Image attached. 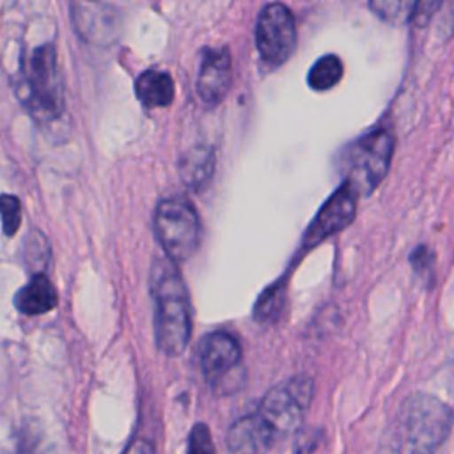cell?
Here are the masks:
<instances>
[{
  "label": "cell",
  "instance_id": "obj_1",
  "mask_svg": "<svg viewBox=\"0 0 454 454\" xmlns=\"http://www.w3.org/2000/svg\"><path fill=\"white\" fill-rule=\"evenodd\" d=\"M151 294L156 344L165 355L177 356L192 337V309L183 277L176 262L167 257H158L153 264Z\"/></svg>",
  "mask_w": 454,
  "mask_h": 454
},
{
  "label": "cell",
  "instance_id": "obj_2",
  "mask_svg": "<svg viewBox=\"0 0 454 454\" xmlns=\"http://www.w3.org/2000/svg\"><path fill=\"white\" fill-rule=\"evenodd\" d=\"M14 90L37 122H51L64 112V80L53 43H43L20 55Z\"/></svg>",
  "mask_w": 454,
  "mask_h": 454
},
{
  "label": "cell",
  "instance_id": "obj_3",
  "mask_svg": "<svg viewBox=\"0 0 454 454\" xmlns=\"http://www.w3.org/2000/svg\"><path fill=\"white\" fill-rule=\"evenodd\" d=\"M450 410L433 395L415 394L395 417L390 447L394 454H433L447 438Z\"/></svg>",
  "mask_w": 454,
  "mask_h": 454
},
{
  "label": "cell",
  "instance_id": "obj_4",
  "mask_svg": "<svg viewBox=\"0 0 454 454\" xmlns=\"http://www.w3.org/2000/svg\"><path fill=\"white\" fill-rule=\"evenodd\" d=\"M154 231L172 262L190 259L199 247V218L193 206L184 199L170 197L156 206Z\"/></svg>",
  "mask_w": 454,
  "mask_h": 454
},
{
  "label": "cell",
  "instance_id": "obj_5",
  "mask_svg": "<svg viewBox=\"0 0 454 454\" xmlns=\"http://www.w3.org/2000/svg\"><path fill=\"white\" fill-rule=\"evenodd\" d=\"M394 153V137L378 128L358 138L346 153V179L358 195L371 193L387 176Z\"/></svg>",
  "mask_w": 454,
  "mask_h": 454
},
{
  "label": "cell",
  "instance_id": "obj_6",
  "mask_svg": "<svg viewBox=\"0 0 454 454\" xmlns=\"http://www.w3.org/2000/svg\"><path fill=\"white\" fill-rule=\"evenodd\" d=\"M314 385L307 376H294L286 383L271 388L261 401L259 415L271 426L277 434L298 427L300 419L312 401Z\"/></svg>",
  "mask_w": 454,
  "mask_h": 454
},
{
  "label": "cell",
  "instance_id": "obj_7",
  "mask_svg": "<svg viewBox=\"0 0 454 454\" xmlns=\"http://www.w3.org/2000/svg\"><path fill=\"white\" fill-rule=\"evenodd\" d=\"M255 46L270 66H280L291 57L296 46V25L287 5L275 2L261 9L255 23Z\"/></svg>",
  "mask_w": 454,
  "mask_h": 454
},
{
  "label": "cell",
  "instance_id": "obj_8",
  "mask_svg": "<svg viewBox=\"0 0 454 454\" xmlns=\"http://www.w3.org/2000/svg\"><path fill=\"white\" fill-rule=\"evenodd\" d=\"M356 199H358V193L355 192V188L348 181H344L330 195V199L323 204L316 218L310 222L303 236V245L307 248L316 247L325 238H330L335 232L346 229L355 218Z\"/></svg>",
  "mask_w": 454,
  "mask_h": 454
},
{
  "label": "cell",
  "instance_id": "obj_9",
  "mask_svg": "<svg viewBox=\"0 0 454 454\" xmlns=\"http://www.w3.org/2000/svg\"><path fill=\"white\" fill-rule=\"evenodd\" d=\"M200 369L213 383L232 372L241 360L238 340L227 332L207 333L197 348Z\"/></svg>",
  "mask_w": 454,
  "mask_h": 454
},
{
  "label": "cell",
  "instance_id": "obj_10",
  "mask_svg": "<svg viewBox=\"0 0 454 454\" xmlns=\"http://www.w3.org/2000/svg\"><path fill=\"white\" fill-rule=\"evenodd\" d=\"M232 83V60L225 46L207 48L200 60L197 92L204 103L218 105Z\"/></svg>",
  "mask_w": 454,
  "mask_h": 454
},
{
  "label": "cell",
  "instance_id": "obj_11",
  "mask_svg": "<svg viewBox=\"0 0 454 454\" xmlns=\"http://www.w3.org/2000/svg\"><path fill=\"white\" fill-rule=\"evenodd\" d=\"M76 32L96 44H108L119 32V12L106 4H71Z\"/></svg>",
  "mask_w": 454,
  "mask_h": 454
},
{
  "label": "cell",
  "instance_id": "obj_12",
  "mask_svg": "<svg viewBox=\"0 0 454 454\" xmlns=\"http://www.w3.org/2000/svg\"><path fill=\"white\" fill-rule=\"evenodd\" d=\"M277 438L271 426L259 413H252L236 420L225 440L234 454H264Z\"/></svg>",
  "mask_w": 454,
  "mask_h": 454
},
{
  "label": "cell",
  "instance_id": "obj_13",
  "mask_svg": "<svg viewBox=\"0 0 454 454\" xmlns=\"http://www.w3.org/2000/svg\"><path fill=\"white\" fill-rule=\"evenodd\" d=\"M57 289L46 273H34L30 280L14 294V307L27 316H39L57 307Z\"/></svg>",
  "mask_w": 454,
  "mask_h": 454
},
{
  "label": "cell",
  "instance_id": "obj_14",
  "mask_svg": "<svg viewBox=\"0 0 454 454\" xmlns=\"http://www.w3.org/2000/svg\"><path fill=\"white\" fill-rule=\"evenodd\" d=\"M215 174V154L207 145L190 147L179 161V177L193 192L204 190Z\"/></svg>",
  "mask_w": 454,
  "mask_h": 454
},
{
  "label": "cell",
  "instance_id": "obj_15",
  "mask_svg": "<svg viewBox=\"0 0 454 454\" xmlns=\"http://www.w3.org/2000/svg\"><path fill=\"white\" fill-rule=\"evenodd\" d=\"M135 94L147 108L168 106L174 99V80L165 71L147 69L137 78Z\"/></svg>",
  "mask_w": 454,
  "mask_h": 454
},
{
  "label": "cell",
  "instance_id": "obj_16",
  "mask_svg": "<svg viewBox=\"0 0 454 454\" xmlns=\"http://www.w3.org/2000/svg\"><path fill=\"white\" fill-rule=\"evenodd\" d=\"M342 78V62L337 55H323L319 57L307 76L309 85L314 90L332 89Z\"/></svg>",
  "mask_w": 454,
  "mask_h": 454
},
{
  "label": "cell",
  "instance_id": "obj_17",
  "mask_svg": "<svg viewBox=\"0 0 454 454\" xmlns=\"http://www.w3.org/2000/svg\"><path fill=\"white\" fill-rule=\"evenodd\" d=\"M0 220L5 236H14L21 225V202L16 195L0 193Z\"/></svg>",
  "mask_w": 454,
  "mask_h": 454
},
{
  "label": "cell",
  "instance_id": "obj_18",
  "mask_svg": "<svg viewBox=\"0 0 454 454\" xmlns=\"http://www.w3.org/2000/svg\"><path fill=\"white\" fill-rule=\"evenodd\" d=\"M417 2H388V0H380V2H371L369 7L381 18L392 21V23H401L404 20H411L415 12Z\"/></svg>",
  "mask_w": 454,
  "mask_h": 454
},
{
  "label": "cell",
  "instance_id": "obj_19",
  "mask_svg": "<svg viewBox=\"0 0 454 454\" xmlns=\"http://www.w3.org/2000/svg\"><path fill=\"white\" fill-rule=\"evenodd\" d=\"M186 454H216L209 427L206 424H195L192 427Z\"/></svg>",
  "mask_w": 454,
  "mask_h": 454
},
{
  "label": "cell",
  "instance_id": "obj_20",
  "mask_svg": "<svg viewBox=\"0 0 454 454\" xmlns=\"http://www.w3.org/2000/svg\"><path fill=\"white\" fill-rule=\"evenodd\" d=\"M410 262L413 266V270L419 273V275H424L429 273L433 270V262H434V257H433V252L426 247V245H420L417 247L411 254H410Z\"/></svg>",
  "mask_w": 454,
  "mask_h": 454
},
{
  "label": "cell",
  "instance_id": "obj_21",
  "mask_svg": "<svg viewBox=\"0 0 454 454\" xmlns=\"http://www.w3.org/2000/svg\"><path fill=\"white\" fill-rule=\"evenodd\" d=\"M122 454H154V449L147 440H135L126 447Z\"/></svg>",
  "mask_w": 454,
  "mask_h": 454
}]
</instances>
